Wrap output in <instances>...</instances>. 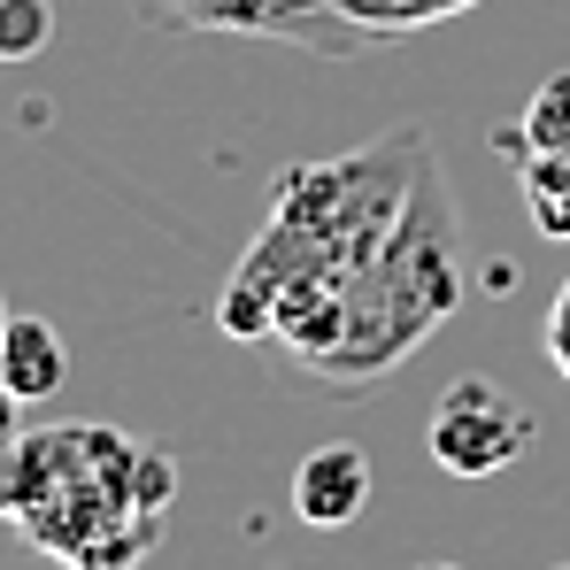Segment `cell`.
<instances>
[{
	"instance_id": "obj_10",
	"label": "cell",
	"mask_w": 570,
	"mask_h": 570,
	"mask_svg": "<svg viewBox=\"0 0 570 570\" xmlns=\"http://www.w3.org/2000/svg\"><path fill=\"white\" fill-rule=\"evenodd\" d=\"M55 39V8L47 0H0V62H39Z\"/></svg>"
},
{
	"instance_id": "obj_11",
	"label": "cell",
	"mask_w": 570,
	"mask_h": 570,
	"mask_svg": "<svg viewBox=\"0 0 570 570\" xmlns=\"http://www.w3.org/2000/svg\"><path fill=\"white\" fill-rule=\"evenodd\" d=\"M540 347H548V363L570 379V278H563V293H556V308H548V332H540Z\"/></svg>"
},
{
	"instance_id": "obj_5",
	"label": "cell",
	"mask_w": 570,
	"mask_h": 570,
	"mask_svg": "<svg viewBox=\"0 0 570 570\" xmlns=\"http://www.w3.org/2000/svg\"><path fill=\"white\" fill-rule=\"evenodd\" d=\"M363 509H371V455H363L355 440H324V448L301 455V471H293V517H301V524L340 532V524H355Z\"/></svg>"
},
{
	"instance_id": "obj_13",
	"label": "cell",
	"mask_w": 570,
	"mask_h": 570,
	"mask_svg": "<svg viewBox=\"0 0 570 570\" xmlns=\"http://www.w3.org/2000/svg\"><path fill=\"white\" fill-rule=\"evenodd\" d=\"M0 324H8V316H0Z\"/></svg>"
},
{
	"instance_id": "obj_9",
	"label": "cell",
	"mask_w": 570,
	"mask_h": 570,
	"mask_svg": "<svg viewBox=\"0 0 570 570\" xmlns=\"http://www.w3.org/2000/svg\"><path fill=\"white\" fill-rule=\"evenodd\" d=\"M517 124H524V147H532V155H570V70L548 78L540 94L524 100Z\"/></svg>"
},
{
	"instance_id": "obj_6",
	"label": "cell",
	"mask_w": 570,
	"mask_h": 570,
	"mask_svg": "<svg viewBox=\"0 0 570 570\" xmlns=\"http://www.w3.org/2000/svg\"><path fill=\"white\" fill-rule=\"evenodd\" d=\"M70 379V347H62V332L47 324V316H8L0 324V385L23 401V409H39V401H55Z\"/></svg>"
},
{
	"instance_id": "obj_1",
	"label": "cell",
	"mask_w": 570,
	"mask_h": 570,
	"mask_svg": "<svg viewBox=\"0 0 570 570\" xmlns=\"http://www.w3.org/2000/svg\"><path fill=\"white\" fill-rule=\"evenodd\" d=\"M424 155H432V139L416 124H401V131H385L355 155L293 163L271 186L263 239L232 263V285L216 301L224 340H271V308L293 278H355L379 255V239L393 232Z\"/></svg>"
},
{
	"instance_id": "obj_4",
	"label": "cell",
	"mask_w": 570,
	"mask_h": 570,
	"mask_svg": "<svg viewBox=\"0 0 570 570\" xmlns=\"http://www.w3.org/2000/svg\"><path fill=\"white\" fill-rule=\"evenodd\" d=\"M540 440L532 409L493 379H455L432 401V424H424V448L448 478H493L509 463H524V448Z\"/></svg>"
},
{
	"instance_id": "obj_12",
	"label": "cell",
	"mask_w": 570,
	"mask_h": 570,
	"mask_svg": "<svg viewBox=\"0 0 570 570\" xmlns=\"http://www.w3.org/2000/svg\"><path fill=\"white\" fill-rule=\"evenodd\" d=\"M16 409H23V401H16V393L0 385V440H16Z\"/></svg>"
},
{
	"instance_id": "obj_3",
	"label": "cell",
	"mask_w": 570,
	"mask_h": 570,
	"mask_svg": "<svg viewBox=\"0 0 570 570\" xmlns=\"http://www.w3.org/2000/svg\"><path fill=\"white\" fill-rule=\"evenodd\" d=\"M147 31H232V39H271L301 47L316 62H355L379 39L340 8V0H139Z\"/></svg>"
},
{
	"instance_id": "obj_8",
	"label": "cell",
	"mask_w": 570,
	"mask_h": 570,
	"mask_svg": "<svg viewBox=\"0 0 570 570\" xmlns=\"http://www.w3.org/2000/svg\"><path fill=\"white\" fill-rule=\"evenodd\" d=\"M371 39H393V31H432V23H448V16H463L478 0H340Z\"/></svg>"
},
{
	"instance_id": "obj_7",
	"label": "cell",
	"mask_w": 570,
	"mask_h": 570,
	"mask_svg": "<svg viewBox=\"0 0 570 570\" xmlns=\"http://www.w3.org/2000/svg\"><path fill=\"white\" fill-rule=\"evenodd\" d=\"M524 186V216L540 239H570V155H524L517 163Z\"/></svg>"
},
{
	"instance_id": "obj_2",
	"label": "cell",
	"mask_w": 570,
	"mask_h": 570,
	"mask_svg": "<svg viewBox=\"0 0 570 570\" xmlns=\"http://www.w3.org/2000/svg\"><path fill=\"white\" fill-rule=\"evenodd\" d=\"M463 301H471L463 208H455V186H448V163L424 155L416 163V186H409L401 216H393V232L379 239V255L347 278V324H340V340L301 379L316 385V393H332V401L371 393L440 324H455Z\"/></svg>"
}]
</instances>
